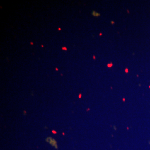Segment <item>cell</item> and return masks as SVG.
<instances>
[{
  "mask_svg": "<svg viewBox=\"0 0 150 150\" xmlns=\"http://www.w3.org/2000/svg\"><path fill=\"white\" fill-rule=\"evenodd\" d=\"M46 141L48 142L50 145H51L52 146L54 147L56 149H57L58 147H57V142L55 139L49 137L46 139Z\"/></svg>",
  "mask_w": 150,
  "mask_h": 150,
  "instance_id": "obj_1",
  "label": "cell"
},
{
  "mask_svg": "<svg viewBox=\"0 0 150 150\" xmlns=\"http://www.w3.org/2000/svg\"><path fill=\"white\" fill-rule=\"evenodd\" d=\"M62 50H64V51H67V48H66V47H62Z\"/></svg>",
  "mask_w": 150,
  "mask_h": 150,
  "instance_id": "obj_2",
  "label": "cell"
},
{
  "mask_svg": "<svg viewBox=\"0 0 150 150\" xmlns=\"http://www.w3.org/2000/svg\"><path fill=\"white\" fill-rule=\"evenodd\" d=\"M81 97H82V95H81V94H80V95H79V98H81Z\"/></svg>",
  "mask_w": 150,
  "mask_h": 150,
  "instance_id": "obj_3",
  "label": "cell"
},
{
  "mask_svg": "<svg viewBox=\"0 0 150 150\" xmlns=\"http://www.w3.org/2000/svg\"><path fill=\"white\" fill-rule=\"evenodd\" d=\"M58 30H59V31H61V28H58Z\"/></svg>",
  "mask_w": 150,
  "mask_h": 150,
  "instance_id": "obj_4",
  "label": "cell"
},
{
  "mask_svg": "<svg viewBox=\"0 0 150 150\" xmlns=\"http://www.w3.org/2000/svg\"><path fill=\"white\" fill-rule=\"evenodd\" d=\"M53 133H54V134H56V132H55L54 131H53Z\"/></svg>",
  "mask_w": 150,
  "mask_h": 150,
  "instance_id": "obj_5",
  "label": "cell"
},
{
  "mask_svg": "<svg viewBox=\"0 0 150 150\" xmlns=\"http://www.w3.org/2000/svg\"><path fill=\"white\" fill-rule=\"evenodd\" d=\"M56 69V71H58V70H59V69H57V68H56V69Z\"/></svg>",
  "mask_w": 150,
  "mask_h": 150,
  "instance_id": "obj_6",
  "label": "cell"
},
{
  "mask_svg": "<svg viewBox=\"0 0 150 150\" xmlns=\"http://www.w3.org/2000/svg\"><path fill=\"white\" fill-rule=\"evenodd\" d=\"M30 44H31V45H33V42H30Z\"/></svg>",
  "mask_w": 150,
  "mask_h": 150,
  "instance_id": "obj_7",
  "label": "cell"
},
{
  "mask_svg": "<svg viewBox=\"0 0 150 150\" xmlns=\"http://www.w3.org/2000/svg\"><path fill=\"white\" fill-rule=\"evenodd\" d=\"M41 47H43V45H41Z\"/></svg>",
  "mask_w": 150,
  "mask_h": 150,
  "instance_id": "obj_8",
  "label": "cell"
},
{
  "mask_svg": "<svg viewBox=\"0 0 150 150\" xmlns=\"http://www.w3.org/2000/svg\"><path fill=\"white\" fill-rule=\"evenodd\" d=\"M24 114H26V111H24Z\"/></svg>",
  "mask_w": 150,
  "mask_h": 150,
  "instance_id": "obj_9",
  "label": "cell"
}]
</instances>
